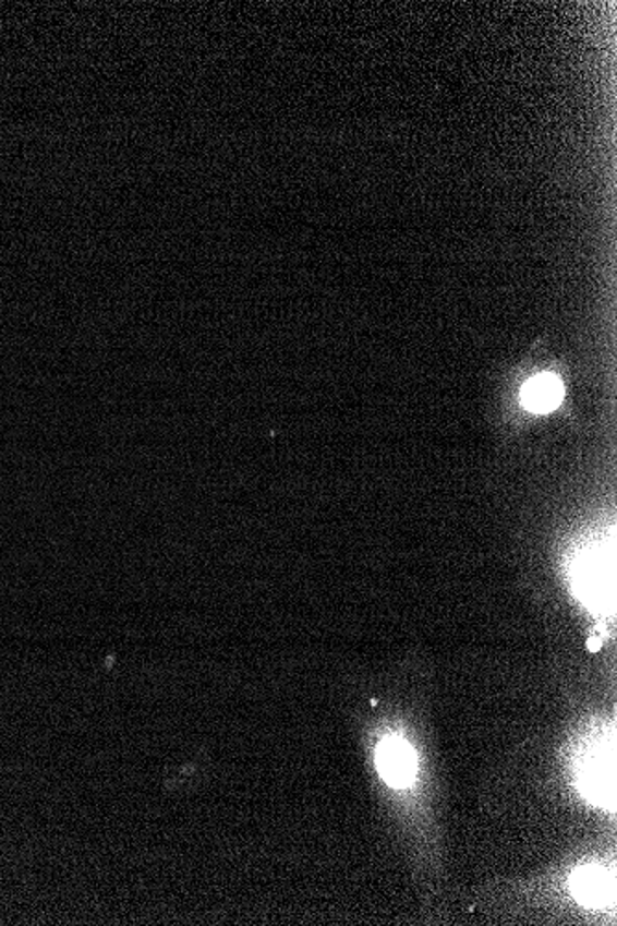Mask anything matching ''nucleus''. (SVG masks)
Segmentation results:
<instances>
[{
    "label": "nucleus",
    "instance_id": "obj_1",
    "mask_svg": "<svg viewBox=\"0 0 617 926\" xmlns=\"http://www.w3.org/2000/svg\"><path fill=\"white\" fill-rule=\"evenodd\" d=\"M614 742L606 744L605 739L593 742L586 751L582 753L579 763V786L588 799L600 806L614 805Z\"/></svg>",
    "mask_w": 617,
    "mask_h": 926
},
{
    "label": "nucleus",
    "instance_id": "obj_5",
    "mask_svg": "<svg viewBox=\"0 0 617 926\" xmlns=\"http://www.w3.org/2000/svg\"><path fill=\"white\" fill-rule=\"evenodd\" d=\"M564 387L557 377L551 374H540L525 383L521 390V404L527 411L549 412L557 409L562 401Z\"/></svg>",
    "mask_w": 617,
    "mask_h": 926
},
{
    "label": "nucleus",
    "instance_id": "obj_4",
    "mask_svg": "<svg viewBox=\"0 0 617 926\" xmlns=\"http://www.w3.org/2000/svg\"><path fill=\"white\" fill-rule=\"evenodd\" d=\"M605 563V557L592 555L588 557L579 569V593L581 600L586 601L588 605L601 609L605 605L606 598L610 593L606 592V587L612 585V581L606 579V572H610Z\"/></svg>",
    "mask_w": 617,
    "mask_h": 926
},
{
    "label": "nucleus",
    "instance_id": "obj_3",
    "mask_svg": "<svg viewBox=\"0 0 617 926\" xmlns=\"http://www.w3.org/2000/svg\"><path fill=\"white\" fill-rule=\"evenodd\" d=\"M571 891L588 909H606L614 901V877L603 867H581L571 878Z\"/></svg>",
    "mask_w": 617,
    "mask_h": 926
},
{
    "label": "nucleus",
    "instance_id": "obj_2",
    "mask_svg": "<svg viewBox=\"0 0 617 926\" xmlns=\"http://www.w3.org/2000/svg\"><path fill=\"white\" fill-rule=\"evenodd\" d=\"M376 766L388 786H409L416 777V755L400 736H388L377 745Z\"/></svg>",
    "mask_w": 617,
    "mask_h": 926
}]
</instances>
